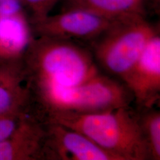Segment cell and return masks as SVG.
Wrapping results in <instances>:
<instances>
[{"label": "cell", "mask_w": 160, "mask_h": 160, "mask_svg": "<svg viewBox=\"0 0 160 160\" xmlns=\"http://www.w3.org/2000/svg\"><path fill=\"white\" fill-rule=\"evenodd\" d=\"M123 82L131 92L136 110L154 108L160 100V37L154 36Z\"/></svg>", "instance_id": "cell-6"}, {"label": "cell", "mask_w": 160, "mask_h": 160, "mask_svg": "<svg viewBox=\"0 0 160 160\" xmlns=\"http://www.w3.org/2000/svg\"><path fill=\"white\" fill-rule=\"evenodd\" d=\"M47 123L24 114L0 143V160H44Z\"/></svg>", "instance_id": "cell-8"}, {"label": "cell", "mask_w": 160, "mask_h": 160, "mask_svg": "<svg viewBox=\"0 0 160 160\" xmlns=\"http://www.w3.org/2000/svg\"><path fill=\"white\" fill-rule=\"evenodd\" d=\"M24 113L22 110H14L0 113V143L10 135Z\"/></svg>", "instance_id": "cell-14"}, {"label": "cell", "mask_w": 160, "mask_h": 160, "mask_svg": "<svg viewBox=\"0 0 160 160\" xmlns=\"http://www.w3.org/2000/svg\"><path fill=\"white\" fill-rule=\"evenodd\" d=\"M143 0H66V10L90 12L110 20L133 15L144 16Z\"/></svg>", "instance_id": "cell-10"}, {"label": "cell", "mask_w": 160, "mask_h": 160, "mask_svg": "<svg viewBox=\"0 0 160 160\" xmlns=\"http://www.w3.org/2000/svg\"><path fill=\"white\" fill-rule=\"evenodd\" d=\"M33 37L23 12L0 17V46L12 57H22Z\"/></svg>", "instance_id": "cell-11"}, {"label": "cell", "mask_w": 160, "mask_h": 160, "mask_svg": "<svg viewBox=\"0 0 160 160\" xmlns=\"http://www.w3.org/2000/svg\"><path fill=\"white\" fill-rule=\"evenodd\" d=\"M44 160H118L79 132L46 123Z\"/></svg>", "instance_id": "cell-7"}, {"label": "cell", "mask_w": 160, "mask_h": 160, "mask_svg": "<svg viewBox=\"0 0 160 160\" xmlns=\"http://www.w3.org/2000/svg\"><path fill=\"white\" fill-rule=\"evenodd\" d=\"M48 123L79 132L118 160H150L138 113L131 106L99 113H60Z\"/></svg>", "instance_id": "cell-3"}, {"label": "cell", "mask_w": 160, "mask_h": 160, "mask_svg": "<svg viewBox=\"0 0 160 160\" xmlns=\"http://www.w3.org/2000/svg\"><path fill=\"white\" fill-rule=\"evenodd\" d=\"M158 30L142 15H133L116 21L90 45L102 72L124 81Z\"/></svg>", "instance_id": "cell-4"}, {"label": "cell", "mask_w": 160, "mask_h": 160, "mask_svg": "<svg viewBox=\"0 0 160 160\" xmlns=\"http://www.w3.org/2000/svg\"><path fill=\"white\" fill-rule=\"evenodd\" d=\"M22 4L20 0H0V17L22 13Z\"/></svg>", "instance_id": "cell-15"}, {"label": "cell", "mask_w": 160, "mask_h": 160, "mask_svg": "<svg viewBox=\"0 0 160 160\" xmlns=\"http://www.w3.org/2000/svg\"><path fill=\"white\" fill-rule=\"evenodd\" d=\"M150 160H160V112L154 108L138 111Z\"/></svg>", "instance_id": "cell-12"}, {"label": "cell", "mask_w": 160, "mask_h": 160, "mask_svg": "<svg viewBox=\"0 0 160 160\" xmlns=\"http://www.w3.org/2000/svg\"><path fill=\"white\" fill-rule=\"evenodd\" d=\"M22 57L0 62V113L14 110L25 113L26 92Z\"/></svg>", "instance_id": "cell-9"}, {"label": "cell", "mask_w": 160, "mask_h": 160, "mask_svg": "<svg viewBox=\"0 0 160 160\" xmlns=\"http://www.w3.org/2000/svg\"><path fill=\"white\" fill-rule=\"evenodd\" d=\"M26 114L48 123L60 113L88 114L131 106L126 84L103 72L79 85L26 96Z\"/></svg>", "instance_id": "cell-2"}, {"label": "cell", "mask_w": 160, "mask_h": 160, "mask_svg": "<svg viewBox=\"0 0 160 160\" xmlns=\"http://www.w3.org/2000/svg\"><path fill=\"white\" fill-rule=\"evenodd\" d=\"M22 58L27 96L77 86L102 72L90 49L70 40L33 37Z\"/></svg>", "instance_id": "cell-1"}, {"label": "cell", "mask_w": 160, "mask_h": 160, "mask_svg": "<svg viewBox=\"0 0 160 160\" xmlns=\"http://www.w3.org/2000/svg\"><path fill=\"white\" fill-rule=\"evenodd\" d=\"M31 12L32 17L29 20L33 21L49 15L53 6L58 0H20Z\"/></svg>", "instance_id": "cell-13"}, {"label": "cell", "mask_w": 160, "mask_h": 160, "mask_svg": "<svg viewBox=\"0 0 160 160\" xmlns=\"http://www.w3.org/2000/svg\"><path fill=\"white\" fill-rule=\"evenodd\" d=\"M12 58H15V57H12L10 54H9L8 52L4 51L1 46H0V62L6 61L7 59H11Z\"/></svg>", "instance_id": "cell-16"}, {"label": "cell", "mask_w": 160, "mask_h": 160, "mask_svg": "<svg viewBox=\"0 0 160 160\" xmlns=\"http://www.w3.org/2000/svg\"><path fill=\"white\" fill-rule=\"evenodd\" d=\"M116 21L84 10L70 9L59 14L30 21L29 23L33 37L86 42L90 45Z\"/></svg>", "instance_id": "cell-5"}]
</instances>
